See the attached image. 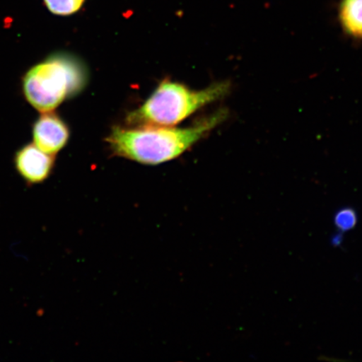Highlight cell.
<instances>
[{
	"instance_id": "cell-1",
	"label": "cell",
	"mask_w": 362,
	"mask_h": 362,
	"mask_svg": "<svg viewBox=\"0 0 362 362\" xmlns=\"http://www.w3.org/2000/svg\"><path fill=\"white\" fill-rule=\"evenodd\" d=\"M228 117L221 110L187 129L115 128L107 142L115 155L146 165H158L178 157L223 123Z\"/></svg>"
},
{
	"instance_id": "cell-2",
	"label": "cell",
	"mask_w": 362,
	"mask_h": 362,
	"mask_svg": "<svg viewBox=\"0 0 362 362\" xmlns=\"http://www.w3.org/2000/svg\"><path fill=\"white\" fill-rule=\"evenodd\" d=\"M230 90L228 81L194 90L183 84L165 81L141 107L130 113L128 123L138 126L179 124L207 104L223 98Z\"/></svg>"
},
{
	"instance_id": "cell-3",
	"label": "cell",
	"mask_w": 362,
	"mask_h": 362,
	"mask_svg": "<svg viewBox=\"0 0 362 362\" xmlns=\"http://www.w3.org/2000/svg\"><path fill=\"white\" fill-rule=\"evenodd\" d=\"M86 72L78 61L56 55L31 67L23 78V93L31 106L42 112H52L66 98L84 88Z\"/></svg>"
},
{
	"instance_id": "cell-4",
	"label": "cell",
	"mask_w": 362,
	"mask_h": 362,
	"mask_svg": "<svg viewBox=\"0 0 362 362\" xmlns=\"http://www.w3.org/2000/svg\"><path fill=\"white\" fill-rule=\"evenodd\" d=\"M69 134L65 122L52 112H44L33 126L35 146L49 155H55L66 146Z\"/></svg>"
},
{
	"instance_id": "cell-5",
	"label": "cell",
	"mask_w": 362,
	"mask_h": 362,
	"mask_svg": "<svg viewBox=\"0 0 362 362\" xmlns=\"http://www.w3.org/2000/svg\"><path fill=\"white\" fill-rule=\"evenodd\" d=\"M15 164L18 172L27 182L39 184L51 175L55 157L42 151L35 144H27L16 153Z\"/></svg>"
},
{
	"instance_id": "cell-6",
	"label": "cell",
	"mask_w": 362,
	"mask_h": 362,
	"mask_svg": "<svg viewBox=\"0 0 362 362\" xmlns=\"http://www.w3.org/2000/svg\"><path fill=\"white\" fill-rule=\"evenodd\" d=\"M339 20L344 33L352 38L362 40V0H342Z\"/></svg>"
},
{
	"instance_id": "cell-7",
	"label": "cell",
	"mask_w": 362,
	"mask_h": 362,
	"mask_svg": "<svg viewBox=\"0 0 362 362\" xmlns=\"http://www.w3.org/2000/svg\"><path fill=\"white\" fill-rule=\"evenodd\" d=\"M47 10L53 15L69 16L80 11L86 0H43Z\"/></svg>"
},
{
	"instance_id": "cell-8",
	"label": "cell",
	"mask_w": 362,
	"mask_h": 362,
	"mask_svg": "<svg viewBox=\"0 0 362 362\" xmlns=\"http://www.w3.org/2000/svg\"><path fill=\"white\" fill-rule=\"evenodd\" d=\"M358 221L356 211L351 207H345L339 210L334 217V223L336 228L341 233L348 232L356 228Z\"/></svg>"
},
{
	"instance_id": "cell-9",
	"label": "cell",
	"mask_w": 362,
	"mask_h": 362,
	"mask_svg": "<svg viewBox=\"0 0 362 362\" xmlns=\"http://www.w3.org/2000/svg\"><path fill=\"white\" fill-rule=\"evenodd\" d=\"M342 242L341 236H336L332 240V243H334V246H338L339 244H341Z\"/></svg>"
}]
</instances>
